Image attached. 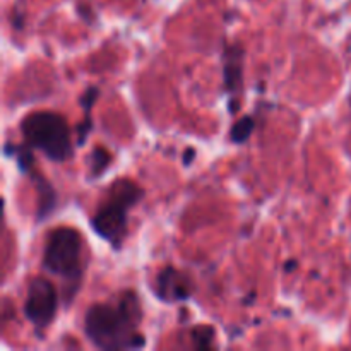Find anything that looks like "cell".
Wrapping results in <instances>:
<instances>
[{
  "mask_svg": "<svg viewBox=\"0 0 351 351\" xmlns=\"http://www.w3.org/2000/svg\"><path fill=\"white\" fill-rule=\"evenodd\" d=\"M21 132L27 146L40 149L48 160L62 161L72 154L67 120L55 112H33L21 122Z\"/></svg>",
  "mask_w": 351,
  "mask_h": 351,
  "instance_id": "3957f363",
  "label": "cell"
},
{
  "mask_svg": "<svg viewBox=\"0 0 351 351\" xmlns=\"http://www.w3.org/2000/svg\"><path fill=\"white\" fill-rule=\"evenodd\" d=\"M143 319L139 298L134 291H122L112 302L95 304L84 315V335L96 348L123 350L146 345L139 332Z\"/></svg>",
  "mask_w": 351,
  "mask_h": 351,
  "instance_id": "6da1fadb",
  "label": "cell"
},
{
  "mask_svg": "<svg viewBox=\"0 0 351 351\" xmlns=\"http://www.w3.org/2000/svg\"><path fill=\"white\" fill-rule=\"evenodd\" d=\"M82 237L75 228L60 226L50 232L43 249V267L48 273L60 276L65 287L77 291L82 278Z\"/></svg>",
  "mask_w": 351,
  "mask_h": 351,
  "instance_id": "277c9868",
  "label": "cell"
},
{
  "mask_svg": "<svg viewBox=\"0 0 351 351\" xmlns=\"http://www.w3.org/2000/svg\"><path fill=\"white\" fill-rule=\"evenodd\" d=\"M213 339H215V329L209 326H197L192 329V341H194L195 348H211Z\"/></svg>",
  "mask_w": 351,
  "mask_h": 351,
  "instance_id": "30bf717a",
  "label": "cell"
},
{
  "mask_svg": "<svg viewBox=\"0 0 351 351\" xmlns=\"http://www.w3.org/2000/svg\"><path fill=\"white\" fill-rule=\"evenodd\" d=\"M112 158H110V153L105 149V147H96L91 154V173L93 175H101L103 170L110 165Z\"/></svg>",
  "mask_w": 351,
  "mask_h": 351,
  "instance_id": "8fae6325",
  "label": "cell"
},
{
  "mask_svg": "<svg viewBox=\"0 0 351 351\" xmlns=\"http://www.w3.org/2000/svg\"><path fill=\"white\" fill-rule=\"evenodd\" d=\"M254 129H256V122L252 117H243V119L237 120L232 127V141L235 144H243L252 136Z\"/></svg>",
  "mask_w": 351,
  "mask_h": 351,
  "instance_id": "9c48e42d",
  "label": "cell"
},
{
  "mask_svg": "<svg viewBox=\"0 0 351 351\" xmlns=\"http://www.w3.org/2000/svg\"><path fill=\"white\" fill-rule=\"evenodd\" d=\"M58 297L55 287L45 278H33L27 285L26 302H24V315L27 321L41 331L51 324L57 315Z\"/></svg>",
  "mask_w": 351,
  "mask_h": 351,
  "instance_id": "5b68a950",
  "label": "cell"
},
{
  "mask_svg": "<svg viewBox=\"0 0 351 351\" xmlns=\"http://www.w3.org/2000/svg\"><path fill=\"white\" fill-rule=\"evenodd\" d=\"M143 195V189L132 180H117L93 216V230L115 249H120L127 232L129 211L139 204Z\"/></svg>",
  "mask_w": 351,
  "mask_h": 351,
  "instance_id": "7a4b0ae2",
  "label": "cell"
},
{
  "mask_svg": "<svg viewBox=\"0 0 351 351\" xmlns=\"http://www.w3.org/2000/svg\"><path fill=\"white\" fill-rule=\"evenodd\" d=\"M96 96H98V89L89 88L81 99L82 108H84V125L79 127V144L84 143L89 134V129H91V106L95 103Z\"/></svg>",
  "mask_w": 351,
  "mask_h": 351,
  "instance_id": "ba28073f",
  "label": "cell"
},
{
  "mask_svg": "<svg viewBox=\"0 0 351 351\" xmlns=\"http://www.w3.org/2000/svg\"><path fill=\"white\" fill-rule=\"evenodd\" d=\"M191 156H195V153L192 149H187L185 151V165H191Z\"/></svg>",
  "mask_w": 351,
  "mask_h": 351,
  "instance_id": "7c38bea8",
  "label": "cell"
},
{
  "mask_svg": "<svg viewBox=\"0 0 351 351\" xmlns=\"http://www.w3.org/2000/svg\"><path fill=\"white\" fill-rule=\"evenodd\" d=\"M154 293L167 304L187 300L192 295V280L184 271L168 266L160 271L154 281Z\"/></svg>",
  "mask_w": 351,
  "mask_h": 351,
  "instance_id": "8992f818",
  "label": "cell"
},
{
  "mask_svg": "<svg viewBox=\"0 0 351 351\" xmlns=\"http://www.w3.org/2000/svg\"><path fill=\"white\" fill-rule=\"evenodd\" d=\"M243 50L242 47L226 48L225 57H223V77H225V88L232 95H239L242 89L243 81Z\"/></svg>",
  "mask_w": 351,
  "mask_h": 351,
  "instance_id": "52a82bcc",
  "label": "cell"
}]
</instances>
